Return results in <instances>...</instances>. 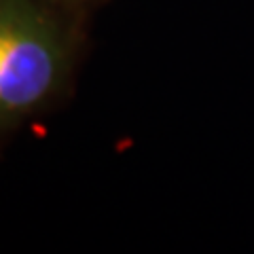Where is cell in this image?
Returning a JSON list of instances; mask_svg holds the SVG:
<instances>
[{
    "label": "cell",
    "mask_w": 254,
    "mask_h": 254,
    "mask_svg": "<svg viewBox=\"0 0 254 254\" xmlns=\"http://www.w3.org/2000/svg\"><path fill=\"white\" fill-rule=\"evenodd\" d=\"M89 15L58 0H0V155L72 91Z\"/></svg>",
    "instance_id": "obj_1"
},
{
    "label": "cell",
    "mask_w": 254,
    "mask_h": 254,
    "mask_svg": "<svg viewBox=\"0 0 254 254\" xmlns=\"http://www.w3.org/2000/svg\"><path fill=\"white\" fill-rule=\"evenodd\" d=\"M58 2L72 6L76 11H85V13H93V9H98L100 4H104L106 0H58Z\"/></svg>",
    "instance_id": "obj_2"
}]
</instances>
